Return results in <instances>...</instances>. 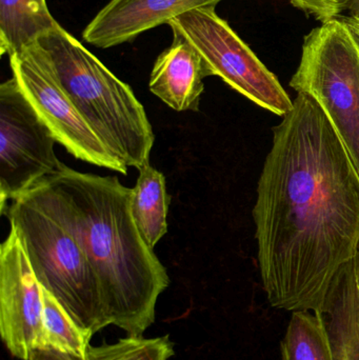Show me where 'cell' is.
<instances>
[{
	"label": "cell",
	"mask_w": 359,
	"mask_h": 360,
	"mask_svg": "<svg viewBox=\"0 0 359 360\" xmlns=\"http://www.w3.org/2000/svg\"><path fill=\"white\" fill-rule=\"evenodd\" d=\"M270 304L322 314L359 250V175L322 108L297 93L274 129L253 210Z\"/></svg>",
	"instance_id": "cell-1"
},
{
	"label": "cell",
	"mask_w": 359,
	"mask_h": 360,
	"mask_svg": "<svg viewBox=\"0 0 359 360\" xmlns=\"http://www.w3.org/2000/svg\"><path fill=\"white\" fill-rule=\"evenodd\" d=\"M136 186L133 188V219L145 245L154 250L168 232L170 196L167 193L164 174L150 164L139 169Z\"/></svg>",
	"instance_id": "cell-14"
},
{
	"label": "cell",
	"mask_w": 359,
	"mask_h": 360,
	"mask_svg": "<svg viewBox=\"0 0 359 360\" xmlns=\"http://www.w3.org/2000/svg\"><path fill=\"white\" fill-rule=\"evenodd\" d=\"M351 266L353 269L354 279H355L356 292H358V297L359 302V250L355 257L351 259Z\"/></svg>",
	"instance_id": "cell-21"
},
{
	"label": "cell",
	"mask_w": 359,
	"mask_h": 360,
	"mask_svg": "<svg viewBox=\"0 0 359 360\" xmlns=\"http://www.w3.org/2000/svg\"><path fill=\"white\" fill-rule=\"evenodd\" d=\"M39 44L50 55L65 92L109 151L128 168L139 170L150 164L155 136L130 86L59 23Z\"/></svg>",
	"instance_id": "cell-3"
},
{
	"label": "cell",
	"mask_w": 359,
	"mask_h": 360,
	"mask_svg": "<svg viewBox=\"0 0 359 360\" xmlns=\"http://www.w3.org/2000/svg\"><path fill=\"white\" fill-rule=\"evenodd\" d=\"M322 315L334 360H359V302L351 262L335 277Z\"/></svg>",
	"instance_id": "cell-12"
},
{
	"label": "cell",
	"mask_w": 359,
	"mask_h": 360,
	"mask_svg": "<svg viewBox=\"0 0 359 360\" xmlns=\"http://www.w3.org/2000/svg\"><path fill=\"white\" fill-rule=\"evenodd\" d=\"M209 77L202 57L181 34L173 32V42L156 59L149 88L158 98L177 112L200 110Z\"/></svg>",
	"instance_id": "cell-11"
},
{
	"label": "cell",
	"mask_w": 359,
	"mask_h": 360,
	"mask_svg": "<svg viewBox=\"0 0 359 360\" xmlns=\"http://www.w3.org/2000/svg\"><path fill=\"white\" fill-rule=\"evenodd\" d=\"M42 287L14 231L0 247V333L11 354L29 360L46 347Z\"/></svg>",
	"instance_id": "cell-9"
},
{
	"label": "cell",
	"mask_w": 359,
	"mask_h": 360,
	"mask_svg": "<svg viewBox=\"0 0 359 360\" xmlns=\"http://www.w3.org/2000/svg\"><path fill=\"white\" fill-rule=\"evenodd\" d=\"M42 292L46 329V347L44 349H54L59 352L86 359L94 333L80 327L50 292L44 288Z\"/></svg>",
	"instance_id": "cell-16"
},
{
	"label": "cell",
	"mask_w": 359,
	"mask_h": 360,
	"mask_svg": "<svg viewBox=\"0 0 359 360\" xmlns=\"http://www.w3.org/2000/svg\"><path fill=\"white\" fill-rule=\"evenodd\" d=\"M56 139L14 77L0 86V212L65 167Z\"/></svg>",
	"instance_id": "cell-8"
},
{
	"label": "cell",
	"mask_w": 359,
	"mask_h": 360,
	"mask_svg": "<svg viewBox=\"0 0 359 360\" xmlns=\"http://www.w3.org/2000/svg\"><path fill=\"white\" fill-rule=\"evenodd\" d=\"M36 188L81 245L100 288L110 325L143 336L170 285L167 269L133 219V188L116 176L65 166Z\"/></svg>",
	"instance_id": "cell-2"
},
{
	"label": "cell",
	"mask_w": 359,
	"mask_h": 360,
	"mask_svg": "<svg viewBox=\"0 0 359 360\" xmlns=\"http://www.w3.org/2000/svg\"><path fill=\"white\" fill-rule=\"evenodd\" d=\"M344 14H347L350 18L359 20V0H346L343 6Z\"/></svg>",
	"instance_id": "cell-20"
},
{
	"label": "cell",
	"mask_w": 359,
	"mask_h": 360,
	"mask_svg": "<svg viewBox=\"0 0 359 360\" xmlns=\"http://www.w3.org/2000/svg\"><path fill=\"white\" fill-rule=\"evenodd\" d=\"M46 0H0V52L12 56L56 27Z\"/></svg>",
	"instance_id": "cell-13"
},
{
	"label": "cell",
	"mask_w": 359,
	"mask_h": 360,
	"mask_svg": "<svg viewBox=\"0 0 359 360\" xmlns=\"http://www.w3.org/2000/svg\"><path fill=\"white\" fill-rule=\"evenodd\" d=\"M29 360H86L73 356L67 353L59 352L54 349H37L34 351Z\"/></svg>",
	"instance_id": "cell-19"
},
{
	"label": "cell",
	"mask_w": 359,
	"mask_h": 360,
	"mask_svg": "<svg viewBox=\"0 0 359 360\" xmlns=\"http://www.w3.org/2000/svg\"><path fill=\"white\" fill-rule=\"evenodd\" d=\"M344 18V20L347 22V25L351 27L352 31L355 34L356 37L358 38L359 40V20L358 19L350 18V17L347 16H341Z\"/></svg>",
	"instance_id": "cell-22"
},
{
	"label": "cell",
	"mask_w": 359,
	"mask_h": 360,
	"mask_svg": "<svg viewBox=\"0 0 359 360\" xmlns=\"http://www.w3.org/2000/svg\"><path fill=\"white\" fill-rule=\"evenodd\" d=\"M2 215L22 243L38 283L84 329L110 326L94 270L73 233L36 186L11 201Z\"/></svg>",
	"instance_id": "cell-4"
},
{
	"label": "cell",
	"mask_w": 359,
	"mask_h": 360,
	"mask_svg": "<svg viewBox=\"0 0 359 360\" xmlns=\"http://www.w3.org/2000/svg\"><path fill=\"white\" fill-rule=\"evenodd\" d=\"M223 0H111L86 25L84 41L109 49L131 42L139 35L168 25L190 11L215 8Z\"/></svg>",
	"instance_id": "cell-10"
},
{
	"label": "cell",
	"mask_w": 359,
	"mask_h": 360,
	"mask_svg": "<svg viewBox=\"0 0 359 360\" xmlns=\"http://www.w3.org/2000/svg\"><path fill=\"white\" fill-rule=\"evenodd\" d=\"M10 63L13 77L57 143L78 160L128 174V167L109 151L82 117L39 42L13 54Z\"/></svg>",
	"instance_id": "cell-7"
},
{
	"label": "cell",
	"mask_w": 359,
	"mask_h": 360,
	"mask_svg": "<svg viewBox=\"0 0 359 360\" xmlns=\"http://www.w3.org/2000/svg\"><path fill=\"white\" fill-rule=\"evenodd\" d=\"M168 25L197 50L209 76H218L255 105L275 115L284 117L292 109L293 101L276 76L218 16L215 8L190 11Z\"/></svg>",
	"instance_id": "cell-6"
},
{
	"label": "cell",
	"mask_w": 359,
	"mask_h": 360,
	"mask_svg": "<svg viewBox=\"0 0 359 360\" xmlns=\"http://www.w3.org/2000/svg\"><path fill=\"white\" fill-rule=\"evenodd\" d=\"M280 350L282 360H334L324 315L293 312Z\"/></svg>",
	"instance_id": "cell-15"
},
{
	"label": "cell",
	"mask_w": 359,
	"mask_h": 360,
	"mask_svg": "<svg viewBox=\"0 0 359 360\" xmlns=\"http://www.w3.org/2000/svg\"><path fill=\"white\" fill-rule=\"evenodd\" d=\"M290 86L322 108L359 175V40L343 17L306 36Z\"/></svg>",
	"instance_id": "cell-5"
},
{
	"label": "cell",
	"mask_w": 359,
	"mask_h": 360,
	"mask_svg": "<svg viewBox=\"0 0 359 360\" xmlns=\"http://www.w3.org/2000/svg\"><path fill=\"white\" fill-rule=\"evenodd\" d=\"M290 2L295 8L313 15L322 23L343 16V6L346 0H290Z\"/></svg>",
	"instance_id": "cell-18"
},
{
	"label": "cell",
	"mask_w": 359,
	"mask_h": 360,
	"mask_svg": "<svg viewBox=\"0 0 359 360\" xmlns=\"http://www.w3.org/2000/svg\"><path fill=\"white\" fill-rule=\"evenodd\" d=\"M169 335L143 338L126 336L114 344L89 347L86 360H169L174 355Z\"/></svg>",
	"instance_id": "cell-17"
}]
</instances>
